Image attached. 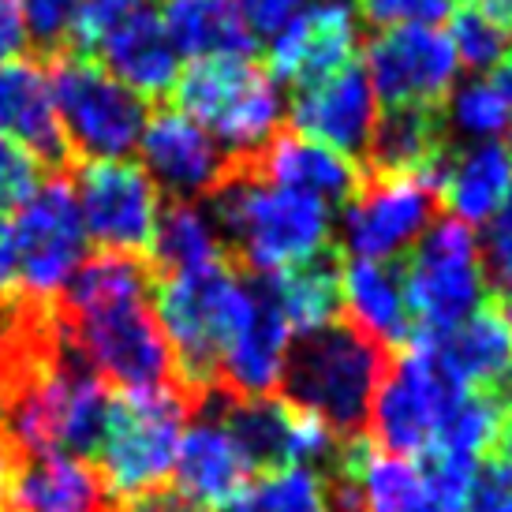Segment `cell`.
<instances>
[{
    "mask_svg": "<svg viewBox=\"0 0 512 512\" xmlns=\"http://www.w3.org/2000/svg\"><path fill=\"white\" fill-rule=\"evenodd\" d=\"M53 314L101 382L116 393L184 385L154 314V270L146 258L116 251L86 258L53 303Z\"/></svg>",
    "mask_w": 512,
    "mask_h": 512,
    "instance_id": "1",
    "label": "cell"
},
{
    "mask_svg": "<svg viewBox=\"0 0 512 512\" xmlns=\"http://www.w3.org/2000/svg\"><path fill=\"white\" fill-rule=\"evenodd\" d=\"M214 221L225 247L255 277H277L326 258L337 232L333 206L270 184L247 165H232L214 191Z\"/></svg>",
    "mask_w": 512,
    "mask_h": 512,
    "instance_id": "2",
    "label": "cell"
},
{
    "mask_svg": "<svg viewBox=\"0 0 512 512\" xmlns=\"http://www.w3.org/2000/svg\"><path fill=\"white\" fill-rule=\"evenodd\" d=\"M255 307V277H243L228 262L195 277H154V314L176 359V378L199 400L217 393L221 359Z\"/></svg>",
    "mask_w": 512,
    "mask_h": 512,
    "instance_id": "3",
    "label": "cell"
},
{
    "mask_svg": "<svg viewBox=\"0 0 512 512\" xmlns=\"http://www.w3.org/2000/svg\"><path fill=\"white\" fill-rule=\"evenodd\" d=\"M385 367V348L337 322L322 333L292 341L277 397L318 415L333 434L352 438L367 427Z\"/></svg>",
    "mask_w": 512,
    "mask_h": 512,
    "instance_id": "4",
    "label": "cell"
},
{
    "mask_svg": "<svg viewBox=\"0 0 512 512\" xmlns=\"http://www.w3.org/2000/svg\"><path fill=\"white\" fill-rule=\"evenodd\" d=\"M172 94L176 109L210 131L232 165H251L285 120L281 83L251 57L195 60Z\"/></svg>",
    "mask_w": 512,
    "mask_h": 512,
    "instance_id": "5",
    "label": "cell"
},
{
    "mask_svg": "<svg viewBox=\"0 0 512 512\" xmlns=\"http://www.w3.org/2000/svg\"><path fill=\"white\" fill-rule=\"evenodd\" d=\"M202 404L206 400H199L184 385L116 393L105 441L94 460L116 501L169 486L187 419L199 415Z\"/></svg>",
    "mask_w": 512,
    "mask_h": 512,
    "instance_id": "6",
    "label": "cell"
},
{
    "mask_svg": "<svg viewBox=\"0 0 512 512\" xmlns=\"http://www.w3.org/2000/svg\"><path fill=\"white\" fill-rule=\"evenodd\" d=\"M60 128L72 154L86 161H120L139 150L146 128V101L113 79L94 57L60 49L45 57Z\"/></svg>",
    "mask_w": 512,
    "mask_h": 512,
    "instance_id": "7",
    "label": "cell"
},
{
    "mask_svg": "<svg viewBox=\"0 0 512 512\" xmlns=\"http://www.w3.org/2000/svg\"><path fill=\"white\" fill-rule=\"evenodd\" d=\"M404 292L415 333H445L490 303V273L475 228L441 217L408 251Z\"/></svg>",
    "mask_w": 512,
    "mask_h": 512,
    "instance_id": "8",
    "label": "cell"
},
{
    "mask_svg": "<svg viewBox=\"0 0 512 512\" xmlns=\"http://www.w3.org/2000/svg\"><path fill=\"white\" fill-rule=\"evenodd\" d=\"M12 236L19 262V299L42 307L57 303L86 262V228L68 172L42 176L30 199L15 206Z\"/></svg>",
    "mask_w": 512,
    "mask_h": 512,
    "instance_id": "9",
    "label": "cell"
},
{
    "mask_svg": "<svg viewBox=\"0 0 512 512\" xmlns=\"http://www.w3.org/2000/svg\"><path fill=\"white\" fill-rule=\"evenodd\" d=\"M456 385L441 374V367L430 356V344L423 333L389 359L382 374V385L370 404V441L393 456L423 460L434 449L438 423Z\"/></svg>",
    "mask_w": 512,
    "mask_h": 512,
    "instance_id": "10",
    "label": "cell"
},
{
    "mask_svg": "<svg viewBox=\"0 0 512 512\" xmlns=\"http://www.w3.org/2000/svg\"><path fill=\"white\" fill-rule=\"evenodd\" d=\"M72 176L86 240L116 255H150L161 217V187L143 165L120 161H79Z\"/></svg>",
    "mask_w": 512,
    "mask_h": 512,
    "instance_id": "11",
    "label": "cell"
},
{
    "mask_svg": "<svg viewBox=\"0 0 512 512\" xmlns=\"http://www.w3.org/2000/svg\"><path fill=\"white\" fill-rule=\"evenodd\" d=\"M363 72L389 109H438L460 79V57L445 27H385L367 42Z\"/></svg>",
    "mask_w": 512,
    "mask_h": 512,
    "instance_id": "12",
    "label": "cell"
},
{
    "mask_svg": "<svg viewBox=\"0 0 512 512\" xmlns=\"http://www.w3.org/2000/svg\"><path fill=\"white\" fill-rule=\"evenodd\" d=\"M434 199L427 176L378 172L374 180H363L337 221L344 251L370 262H397L434 225Z\"/></svg>",
    "mask_w": 512,
    "mask_h": 512,
    "instance_id": "13",
    "label": "cell"
},
{
    "mask_svg": "<svg viewBox=\"0 0 512 512\" xmlns=\"http://www.w3.org/2000/svg\"><path fill=\"white\" fill-rule=\"evenodd\" d=\"M430 356L456 389H475L498 397L512 412V303L490 299L468 322L423 333Z\"/></svg>",
    "mask_w": 512,
    "mask_h": 512,
    "instance_id": "14",
    "label": "cell"
},
{
    "mask_svg": "<svg viewBox=\"0 0 512 512\" xmlns=\"http://www.w3.org/2000/svg\"><path fill=\"white\" fill-rule=\"evenodd\" d=\"M288 116L299 135L356 157L370 150L378 116H382V101L374 94L367 72L359 64H348V68H337L314 83L299 86L288 105Z\"/></svg>",
    "mask_w": 512,
    "mask_h": 512,
    "instance_id": "15",
    "label": "cell"
},
{
    "mask_svg": "<svg viewBox=\"0 0 512 512\" xmlns=\"http://www.w3.org/2000/svg\"><path fill=\"white\" fill-rule=\"evenodd\" d=\"M139 154L150 180L184 202L214 195L232 172V161L214 143V135L180 109H157L146 116Z\"/></svg>",
    "mask_w": 512,
    "mask_h": 512,
    "instance_id": "16",
    "label": "cell"
},
{
    "mask_svg": "<svg viewBox=\"0 0 512 512\" xmlns=\"http://www.w3.org/2000/svg\"><path fill=\"white\" fill-rule=\"evenodd\" d=\"M255 475L258 471L251 464V456L243 453V445L221 423L214 393L202 404L199 419L180 438L172 486H176L180 498H187L199 512H217L255 483Z\"/></svg>",
    "mask_w": 512,
    "mask_h": 512,
    "instance_id": "17",
    "label": "cell"
},
{
    "mask_svg": "<svg viewBox=\"0 0 512 512\" xmlns=\"http://www.w3.org/2000/svg\"><path fill=\"white\" fill-rule=\"evenodd\" d=\"M359 53V19L341 0H318L270 38V68L277 83H314L348 68Z\"/></svg>",
    "mask_w": 512,
    "mask_h": 512,
    "instance_id": "18",
    "label": "cell"
},
{
    "mask_svg": "<svg viewBox=\"0 0 512 512\" xmlns=\"http://www.w3.org/2000/svg\"><path fill=\"white\" fill-rule=\"evenodd\" d=\"M0 135H8L23 150H30L49 172L72 169L75 154L60 128L45 60H0Z\"/></svg>",
    "mask_w": 512,
    "mask_h": 512,
    "instance_id": "19",
    "label": "cell"
},
{
    "mask_svg": "<svg viewBox=\"0 0 512 512\" xmlns=\"http://www.w3.org/2000/svg\"><path fill=\"white\" fill-rule=\"evenodd\" d=\"M120 501L98 464L79 456H23L0 512H116Z\"/></svg>",
    "mask_w": 512,
    "mask_h": 512,
    "instance_id": "20",
    "label": "cell"
},
{
    "mask_svg": "<svg viewBox=\"0 0 512 512\" xmlns=\"http://www.w3.org/2000/svg\"><path fill=\"white\" fill-rule=\"evenodd\" d=\"M258 285V307L243 333L232 341V348L221 359V374H217V393L232 400H258L277 397L281 378H285V363L292 352V329L285 326L281 311L273 307L266 285L255 277Z\"/></svg>",
    "mask_w": 512,
    "mask_h": 512,
    "instance_id": "21",
    "label": "cell"
},
{
    "mask_svg": "<svg viewBox=\"0 0 512 512\" xmlns=\"http://www.w3.org/2000/svg\"><path fill=\"white\" fill-rule=\"evenodd\" d=\"M105 72L120 79L131 94H139L143 101L165 98L172 94V86L180 79V53L169 42V34L161 27L157 12L135 8L128 19H120L105 38H101L98 53H94Z\"/></svg>",
    "mask_w": 512,
    "mask_h": 512,
    "instance_id": "22",
    "label": "cell"
},
{
    "mask_svg": "<svg viewBox=\"0 0 512 512\" xmlns=\"http://www.w3.org/2000/svg\"><path fill=\"white\" fill-rule=\"evenodd\" d=\"M341 314L378 348H404L415 337L404 273L397 262L348 258L341 270Z\"/></svg>",
    "mask_w": 512,
    "mask_h": 512,
    "instance_id": "23",
    "label": "cell"
},
{
    "mask_svg": "<svg viewBox=\"0 0 512 512\" xmlns=\"http://www.w3.org/2000/svg\"><path fill=\"white\" fill-rule=\"evenodd\" d=\"M445 217L486 225L512 191V143H464L430 176Z\"/></svg>",
    "mask_w": 512,
    "mask_h": 512,
    "instance_id": "24",
    "label": "cell"
},
{
    "mask_svg": "<svg viewBox=\"0 0 512 512\" xmlns=\"http://www.w3.org/2000/svg\"><path fill=\"white\" fill-rule=\"evenodd\" d=\"M247 169H255L270 184L311 195V199L326 202V206L348 202L356 195V187L363 184L356 157L341 154V150L318 143V139H307L299 131L277 135Z\"/></svg>",
    "mask_w": 512,
    "mask_h": 512,
    "instance_id": "25",
    "label": "cell"
},
{
    "mask_svg": "<svg viewBox=\"0 0 512 512\" xmlns=\"http://www.w3.org/2000/svg\"><path fill=\"white\" fill-rule=\"evenodd\" d=\"M329 464L344 468L359 483L363 512H438L423 464L408 456L382 453L363 434L344 438Z\"/></svg>",
    "mask_w": 512,
    "mask_h": 512,
    "instance_id": "26",
    "label": "cell"
},
{
    "mask_svg": "<svg viewBox=\"0 0 512 512\" xmlns=\"http://www.w3.org/2000/svg\"><path fill=\"white\" fill-rule=\"evenodd\" d=\"M161 27L184 60L251 57L255 34L236 0H161Z\"/></svg>",
    "mask_w": 512,
    "mask_h": 512,
    "instance_id": "27",
    "label": "cell"
},
{
    "mask_svg": "<svg viewBox=\"0 0 512 512\" xmlns=\"http://www.w3.org/2000/svg\"><path fill=\"white\" fill-rule=\"evenodd\" d=\"M225 251V236H221L214 214H206L195 202L176 199L161 206L146 262H150L154 277H195V273L225 266Z\"/></svg>",
    "mask_w": 512,
    "mask_h": 512,
    "instance_id": "28",
    "label": "cell"
},
{
    "mask_svg": "<svg viewBox=\"0 0 512 512\" xmlns=\"http://www.w3.org/2000/svg\"><path fill=\"white\" fill-rule=\"evenodd\" d=\"M370 157L382 172L430 180L445 157V120L434 109H389L378 116Z\"/></svg>",
    "mask_w": 512,
    "mask_h": 512,
    "instance_id": "29",
    "label": "cell"
},
{
    "mask_svg": "<svg viewBox=\"0 0 512 512\" xmlns=\"http://www.w3.org/2000/svg\"><path fill=\"white\" fill-rule=\"evenodd\" d=\"M258 281L266 285L273 307L281 311L296 341L337 326V318H341V270H333L326 258L277 273V277H258Z\"/></svg>",
    "mask_w": 512,
    "mask_h": 512,
    "instance_id": "30",
    "label": "cell"
},
{
    "mask_svg": "<svg viewBox=\"0 0 512 512\" xmlns=\"http://www.w3.org/2000/svg\"><path fill=\"white\" fill-rule=\"evenodd\" d=\"M445 128H453L464 143H509L512 98L494 75H475L456 83L445 98Z\"/></svg>",
    "mask_w": 512,
    "mask_h": 512,
    "instance_id": "31",
    "label": "cell"
},
{
    "mask_svg": "<svg viewBox=\"0 0 512 512\" xmlns=\"http://www.w3.org/2000/svg\"><path fill=\"white\" fill-rule=\"evenodd\" d=\"M445 34L460 57V68L471 72H494L512 53V27L505 23L498 0H456Z\"/></svg>",
    "mask_w": 512,
    "mask_h": 512,
    "instance_id": "32",
    "label": "cell"
},
{
    "mask_svg": "<svg viewBox=\"0 0 512 512\" xmlns=\"http://www.w3.org/2000/svg\"><path fill=\"white\" fill-rule=\"evenodd\" d=\"M509 408L490 393H475V389H456L449 408L438 423V438L430 453H456L479 460V453H486L501 434Z\"/></svg>",
    "mask_w": 512,
    "mask_h": 512,
    "instance_id": "33",
    "label": "cell"
},
{
    "mask_svg": "<svg viewBox=\"0 0 512 512\" xmlns=\"http://www.w3.org/2000/svg\"><path fill=\"white\" fill-rule=\"evenodd\" d=\"M217 512H333V505L318 468H281L266 471Z\"/></svg>",
    "mask_w": 512,
    "mask_h": 512,
    "instance_id": "34",
    "label": "cell"
},
{
    "mask_svg": "<svg viewBox=\"0 0 512 512\" xmlns=\"http://www.w3.org/2000/svg\"><path fill=\"white\" fill-rule=\"evenodd\" d=\"M419 464H423V475H427L434 509L438 512H468L479 460L456 456V453H427Z\"/></svg>",
    "mask_w": 512,
    "mask_h": 512,
    "instance_id": "35",
    "label": "cell"
},
{
    "mask_svg": "<svg viewBox=\"0 0 512 512\" xmlns=\"http://www.w3.org/2000/svg\"><path fill=\"white\" fill-rule=\"evenodd\" d=\"M42 161L23 150V146L0 135V214H12L23 199H30V191L42 184Z\"/></svg>",
    "mask_w": 512,
    "mask_h": 512,
    "instance_id": "36",
    "label": "cell"
},
{
    "mask_svg": "<svg viewBox=\"0 0 512 512\" xmlns=\"http://www.w3.org/2000/svg\"><path fill=\"white\" fill-rule=\"evenodd\" d=\"M19 12H23L27 38L42 49L45 57H53V53H60L68 45L75 0H19Z\"/></svg>",
    "mask_w": 512,
    "mask_h": 512,
    "instance_id": "37",
    "label": "cell"
},
{
    "mask_svg": "<svg viewBox=\"0 0 512 512\" xmlns=\"http://www.w3.org/2000/svg\"><path fill=\"white\" fill-rule=\"evenodd\" d=\"M456 0H359V12L378 30L412 27V23H441L449 19Z\"/></svg>",
    "mask_w": 512,
    "mask_h": 512,
    "instance_id": "38",
    "label": "cell"
},
{
    "mask_svg": "<svg viewBox=\"0 0 512 512\" xmlns=\"http://www.w3.org/2000/svg\"><path fill=\"white\" fill-rule=\"evenodd\" d=\"M479 247H483V262L490 281L501 288V296H512V191L509 199L498 206V214L486 221Z\"/></svg>",
    "mask_w": 512,
    "mask_h": 512,
    "instance_id": "39",
    "label": "cell"
},
{
    "mask_svg": "<svg viewBox=\"0 0 512 512\" xmlns=\"http://www.w3.org/2000/svg\"><path fill=\"white\" fill-rule=\"evenodd\" d=\"M468 512H512V464L505 456L479 464Z\"/></svg>",
    "mask_w": 512,
    "mask_h": 512,
    "instance_id": "40",
    "label": "cell"
},
{
    "mask_svg": "<svg viewBox=\"0 0 512 512\" xmlns=\"http://www.w3.org/2000/svg\"><path fill=\"white\" fill-rule=\"evenodd\" d=\"M243 19L255 38H273L281 27H288L311 0H236Z\"/></svg>",
    "mask_w": 512,
    "mask_h": 512,
    "instance_id": "41",
    "label": "cell"
},
{
    "mask_svg": "<svg viewBox=\"0 0 512 512\" xmlns=\"http://www.w3.org/2000/svg\"><path fill=\"white\" fill-rule=\"evenodd\" d=\"M27 27H23V12H19V0H0V60L23 57V45H27Z\"/></svg>",
    "mask_w": 512,
    "mask_h": 512,
    "instance_id": "42",
    "label": "cell"
},
{
    "mask_svg": "<svg viewBox=\"0 0 512 512\" xmlns=\"http://www.w3.org/2000/svg\"><path fill=\"white\" fill-rule=\"evenodd\" d=\"M116 512H199L187 498L176 494V486H161V490H150V494H139V498L120 501Z\"/></svg>",
    "mask_w": 512,
    "mask_h": 512,
    "instance_id": "43",
    "label": "cell"
},
{
    "mask_svg": "<svg viewBox=\"0 0 512 512\" xmlns=\"http://www.w3.org/2000/svg\"><path fill=\"white\" fill-rule=\"evenodd\" d=\"M19 460H23V453L8 430V404H4V389H0V509H4V494H8V483H12V471Z\"/></svg>",
    "mask_w": 512,
    "mask_h": 512,
    "instance_id": "44",
    "label": "cell"
},
{
    "mask_svg": "<svg viewBox=\"0 0 512 512\" xmlns=\"http://www.w3.org/2000/svg\"><path fill=\"white\" fill-rule=\"evenodd\" d=\"M498 445H501V456L512 464V412L505 415V423H501V434H498Z\"/></svg>",
    "mask_w": 512,
    "mask_h": 512,
    "instance_id": "45",
    "label": "cell"
},
{
    "mask_svg": "<svg viewBox=\"0 0 512 512\" xmlns=\"http://www.w3.org/2000/svg\"><path fill=\"white\" fill-rule=\"evenodd\" d=\"M498 8H501V15H505V23L512 27V0H498Z\"/></svg>",
    "mask_w": 512,
    "mask_h": 512,
    "instance_id": "46",
    "label": "cell"
},
{
    "mask_svg": "<svg viewBox=\"0 0 512 512\" xmlns=\"http://www.w3.org/2000/svg\"><path fill=\"white\" fill-rule=\"evenodd\" d=\"M501 299H509V303H512V296H501Z\"/></svg>",
    "mask_w": 512,
    "mask_h": 512,
    "instance_id": "47",
    "label": "cell"
}]
</instances>
